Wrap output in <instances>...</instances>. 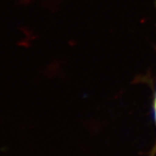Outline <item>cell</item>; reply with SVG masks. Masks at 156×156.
Masks as SVG:
<instances>
[{"instance_id": "6da1fadb", "label": "cell", "mask_w": 156, "mask_h": 156, "mask_svg": "<svg viewBox=\"0 0 156 156\" xmlns=\"http://www.w3.org/2000/svg\"><path fill=\"white\" fill-rule=\"evenodd\" d=\"M33 0H19V2L23 5H28V4H30Z\"/></svg>"}, {"instance_id": "7a4b0ae2", "label": "cell", "mask_w": 156, "mask_h": 156, "mask_svg": "<svg viewBox=\"0 0 156 156\" xmlns=\"http://www.w3.org/2000/svg\"><path fill=\"white\" fill-rule=\"evenodd\" d=\"M155 109H156V99H155Z\"/></svg>"}]
</instances>
